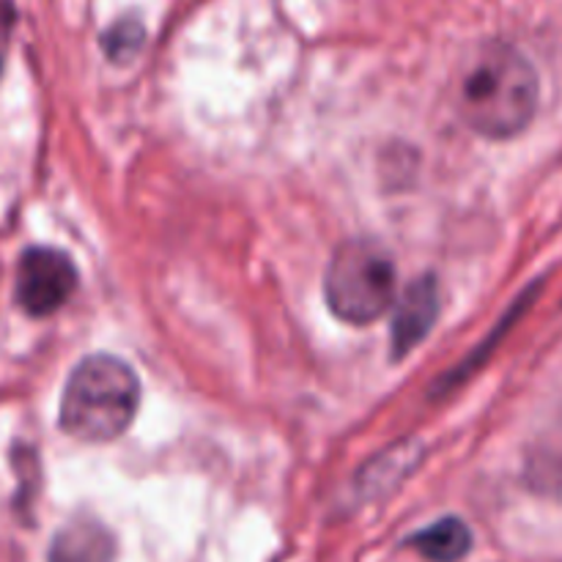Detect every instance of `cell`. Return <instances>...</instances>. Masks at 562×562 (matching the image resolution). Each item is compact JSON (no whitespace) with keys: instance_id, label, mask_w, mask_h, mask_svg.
Here are the masks:
<instances>
[{"instance_id":"6da1fadb","label":"cell","mask_w":562,"mask_h":562,"mask_svg":"<svg viewBox=\"0 0 562 562\" xmlns=\"http://www.w3.org/2000/svg\"><path fill=\"white\" fill-rule=\"evenodd\" d=\"M538 71L516 47L483 44L461 71L456 110L472 132L492 140H508L527 130L538 110Z\"/></svg>"},{"instance_id":"7a4b0ae2","label":"cell","mask_w":562,"mask_h":562,"mask_svg":"<svg viewBox=\"0 0 562 562\" xmlns=\"http://www.w3.org/2000/svg\"><path fill=\"white\" fill-rule=\"evenodd\" d=\"M140 409V379L113 355H91L66 379L60 428L82 442H113Z\"/></svg>"},{"instance_id":"3957f363","label":"cell","mask_w":562,"mask_h":562,"mask_svg":"<svg viewBox=\"0 0 562 562\" xmlns=\"http://www.w3.org/2000/svg\"><path fill=\"white\" fill-rule=\"evenodd\" d=\"M324 296L340 322L366 327L395 305V263L371 239H351L335 250L324 274Z\"/></svg>"},{"instance_id":"277c9868","label":"cell","mask_w":562,"mask_h":562,"mask_svg":"<svg viewBox=\"0 0 562 562\" xmlns=\"http://www.w3.org/2000/svg\"><path fill=\"white\" fill-rule=\"evenodd\" d=\"M77 291V269L66 252L31 247L16 263V305L33 318L58 313Z\"/></svg>"},{"instance_id":"5b68a950","label":"cell","mask_w":562,"mask_h":562,"mask_svg":"<svg viewBox=\"0 0 562 562\" xmlns=\"http://www.w3.org/2000/svg\"><path fill=\"white\" fill-rule=\"evenodd\" d=\"M393 313V357L401 360L431 333L439 316V285L431 274L412 280L395 300Z\"/></svg>"},{"instance_id":"8992f818","label":"cell","mask_w":562,"mask_h":562,"mask_svg":"<svg viewBox=\"0 0 562 562\" xmlns=\"http://www.w3.org/2000/svg\"><path fill=\"white\" fill-rule=\"evenodd\" d=\"M115 538L93 519L66 525L49 547V562H113Z\"/></svg>"},{"instance_id":"52a82bcc","label":"cell","mask_w":562,"mask_h":562,"mask_svg":"<svg viewBox=\"0 0 562 562\" xmlns=\"http://www.w3.org/2000/svg\"><path fill=\"white\" fill-rule=\"evenodd\" d=\"M417 461H420V445L415 439H406V442H398L390 450H384V453H379L360 472L362 497H379V494L393 492L415 470Z\"/></svg>"},{"instance_id":"ba28073f","label":"cell","mask_w":562,"mask_h":562,"mask_svg":"<svg viewBox=\"0 0 562 562\" xmlns=\"http://www.w3.org/2000/svg\"><path fill=\"white\" fill-rule=\"evenodd\" d=\"M409 547L431 562H459L472 549V532L464 521L448 516V519L417 532Z\"/></svg>"},{"instance_id":"9c48e42d","label":"cell","mask_w":562,"mask_h":562,"mask_svg":"<svg viewBox=\"0 0 562 562\" xmlns=\"http://www.w3.org/2000/svg\"><path fill=\"white\" fill-rule=\"evenodd\" d=\"M143 42H146V31H143L140 20H132V16L110 25L108 33L102 36V47L113 64H124V60L135 58L140 53Z\"/></svg>"},{"instance_id":"30bf717a","label":"cell","mask_w":562,"mask_h":562,"mask_svg":"<svg viewBox=\"0 0 562 562\" xmlns=\"http://www.w3.org/2000/svg\"><path fill=\"white\" fill-rule=\"evenodd\" d=\"M14 5H11V0H0V44L9 38L11 33V25H14Z\"/></svg>"}]
</instances>
